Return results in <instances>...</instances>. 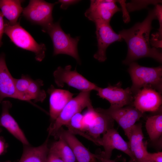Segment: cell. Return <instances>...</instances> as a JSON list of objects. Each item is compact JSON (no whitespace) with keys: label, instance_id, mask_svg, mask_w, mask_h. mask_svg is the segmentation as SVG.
<instances>
[{"label":"cell","instance_id":"1","mask_svg":"<svg viewBox=\"0 0 162 162\" xmlns=\"http://www.w3.org/2000/svg\"><path fill=\"white\" fill-rule=\"evenodd\" d=\"M157 19L154 9L149 11L146 17L141 22H137L128 29H123L119 33L128 46V53L123 63L129 65L138 59L150 57L161 63L162 53L159 50L151 47L149 39L150 32L153 28V20Z\"/></svg>","mask_w":162,"mask_h":162},{"label":"cell","instance_id":"14","mask_svg":"<svg viewBox=\"0 0 162 162\" xmlns=\"http://www.w3.org/2000/svg\"><path fill=\"white\" fill-rule=\"evenodd\" d=\"M62 137L72 150L77 162H94L96 159V154L92 153L75 136L68 130L62 127L54 137Z\"/></svg>","mask_w":162,"mask_h":162},{"label":"cell","instance_id":"25","mask_svg":"<svg viewBox=\"0 0 162 162\" xmlns=\"http://www.w3.org/2000/svg\"><path fill=\"white\" fill-rule=\"evenodd\" d=\"M32 79L28 75H22L20 78H14L16 91L19 100L30 101L28 90Z\"/></svg>","mask_w":162,"mask_h":162},{"label":"cell","instance_id":"2","mask_svg":"<svg viewBox=\"0 0 162 162\" xmlns=\"http://www.w3.org/2000/svg\"><path fill=\"white\" fill-rule=\"evenodd\" d=\"M128 72L132 80L130 88L133 95L145 87H152L161 94L162 66L147 67L141 66L134 62L129 64Z\"/></svg>","mask_w":162,"mask_h":162},{"label":"cell","instance_id":"32","mask_svg":"<svg viewBox=\"0 0 162 162\" xmlns=\"http://www.w3.org/2000/svg\"><path fill=\"white\" fill-rule=\"evenodd\" d=\"M80 1L76 0H59L57 2L58 3H61L60 8L66 10L70 5L76 4Z\"/></svg>","mask_w":162,"mask_h":162},{"label":"cell","instance_id":"24","mask_svg":"<svg viewBox=\"0 0 162 162\" xmlns=\"http://www.w3.org/2000/svg\"><path fill=\"white\" fill-rule=\"evenodd\" d=\"M43 85V82L41 79H32L28 90L31 100H33L35 102H43L46 97L45 91L41 88Z\"/></svg>","mask_w":162,"mask_h":162},{"label":"cell","instance_id":"29","mask_svg":"<svg viewBox=\"0 0 162 162\" xmlns=\"http://www.w3.org/2000/svg\"><path fill=\"white\" fill-rule=\"evenodd\" d=\"M152 38L150 40V44L153 47L156 48H162V40H161L157 33L152 35Z\"/></svg>","mask_w":162,"mask_h":162},{"label":"cell","instance_id":"33","mask_svg":"<svg viewBox=\"0 0 162 162\" xmlns=\"http://www.w3.org/2000/svg\"><path fill=\"white\" fill-rule=\"evenodd\" d=\"M4 16L1 11H0V47L2 45V38L4 33V20L3 19Z\"/></svg>","mask_w":162,"mask_h":162},{"label":"cell","instance_id":"26","mask_svg":"<svg viewBox=\"0 0 162 162\" xmlns=\"http://www.w3.org/2000/svg\"><path fill=\"white\" fill-rule=\"evenodd\" d=\"M144 138L141 123L135 124L131 129L128 137V145L131 152L143 142Z\"/></svg>","mask_w":162,"mask_h":162},{"label":"cell","instance_id":"18","mask_svg":"<svg viewBox=\"0 0 162 162\" xmlns=\"http://www.w3.org/2000/svg\"><path fill=\"white\" fill-rule=\"evenodd\" d=\"M14 78L7 68L5 55L3 53L0 54V103L7 98L19 99Z\"/></svg>","mask_w":162,"mask_h":162},{"label":"cell","instance_id":"20","mask_svg":"<svg viewBox=\"0 0 162 162\" xmlns=\"http://www.w3.org/2000/svg\"><path fill=\"white\" fill-rule=\"evenodd\" d=\"M22 2L19 0H0L1 12L11 24L18 22L23 9L21 6Z\"/></svg>","mask_w":162,"mask_h":162},{"label":"cell","instance_id":"9","mask_svg":"<svg viewBox=\"0 0 162 162\" xmlns=\"http://www.w3.org/2000/svg\"><path fill=\"white\" fill-rule=\"evenodd\" d=\"M116 0H92L89 7L86 10L85 16L89 20L97 23H110L114 15L120 11Z\"/></svg>","mask_w":162,"mask_h":162},{"label":"cell","instance_id":"22","mask_svg":"<svg viewBox=\"0 0 162 162\" xmlns=\"http://www.w3.org/2000/svg\"><path fill=\"white\" fill-rule=\"evenodd\" d=\"M145 127L150 140L153 141L158 140L162 134V115L160 114L148 117Z\"/></svg>","mask_w":162,"mask_h":162},{"label":"cell","instance_id":"10","mask_svg":"<svg viewBox=\"0 0 162 162\" xmlns=\"http://www.w3.org/2000/svg\"><path fill=\"white\" fill-rule=\"evenodd\" d=\"M121 85L119 82L113 86L109 84L105 88L98 87L96 91L97 94L108 101L112 107H121L133 105L134 95L130 88L124 89L121 87Z\"/></svg>","mask_w":162,"mask_h":162},{"label":"cell","instance_id":"12","mask_svg":"<svg viewBox=\"0 0 162 162\" xmlns=\"http://www.w3.org/2000/svg\"><path fill=\"white\" fill-rule=\"evenodd\" d=\"M162 103L161 94L150 87H143L134 95L133 105L143 113L158 111Z\"/></svg>","mask_w":162,"mask_h":162},{"label":"cell","instance_id":"28","mask_svg":"<svg viewBox=\"0 0 162 162\" xmlns=\"http://www.w3.org/2000/svg\"><path fill=\"white\" fill-rule=\"evenodd\" d=\"M162 5L159 4H157L154 9L156 12L157 19L159 22V28L158 29V32H157L160 38H162Z\"/></svg>","mask_w":162,"mask_h":162},{"label":"cell","instance_id":"36","mask_svg":"<svg viewBox=\"0 0 162 162\" xmlns=\"http://www.w3.org/2000/svg\"><path fill=\"white\" fill-rule=\"evenodd\" d=\"M11 162L10 161L8 160V161H5L4 162Z\"/></svg>","mask_w":162,"mask_h":162},{"label":"cell","instance_id":"15","mask_svg":"<svg viewBox=\"0 0 162 162\" xmlns=\"http://www.w3.org/2000/svg\"><path fill=\"white\" fill-rule=\"evenodd\" d=\"M50 95V116L51 123L57 118L74 94L69 91L56 88L52 85L47 90Z\"/></svg>","mask_w":162,"mask_h":162},{"label":"cell","instance_id":"23","mask_svg":"<svg viewBox=\"0 0 162 162\" xmlns=\"http://www.w3.org/2000/svg\"><path fill=\"white\" fill-rule=\"evenodd\" d=\"M82 117V114L81 112L76 113L65 126L68 128V130L72 134L80 135L92 141V138L86 133V131L83 122Z\"/></svg>","mask_w":162,"mask_h":162},{"label":"cell","instance_id":"11","mask_svg":"<svg viewBox=\"0 0 162 162\" xmlns=\"http://www.w3.org/2000/svg\"><path fill=\"white\" fill-rule=\"evenodd\" d=\"M95 25L98 50L93 57L99 62H104L107 58L106 51L107 47L112 43L123 40L119 34L114 32L110 23L101 22Z\"/></svg>","mask_w":162,"mask_h":162},{"label":"cell","instance_id":"3","mask_svg":"<svg viewBox=\"0 0 162 162\" xmlns=\"http://www.w3.org/2000/svg\"><path fill=\"white\" fill-rule=\"evenodd\" d=\"M42 31L47 33L53 43L54 56L66 54L74 58L79 64L81 63L77 50L79 37H71L62 29L59 21L52 22L42 27Z\"/></svg>","mask_w":162,"mask_h":162},{"label":"cell","instance_id":"27","mask_svg":"<svg viewBox=\"0 0 162 162\" xmlns=\"http://www.w3.org/2000/svg\"><path fill=\"white\" fill-rule=\"evenodd\" d=\"M135 160L138 162H143L149 160V153L146 146L143 142L136 147L131 152Z\"/></svg>","mask_w":162,"mask_h":162},{"label":"cell","instance_id":"37","mask_svg":"<svg viewBox=\"0 0 162 162\" xmlns=\"http://www.w3.org/2000/svg\"><path fill=\"white\" fill-rule=\"evenodd\" d=\"M133 162V161L132 160L131 161H130V162Z\"/></svg>","mask_w":162,"mask_h":162},{"label":"cell","instance_id":"13","mask_svg":"<svg viewBox=\"0 0 162 162\" xmlns=\"http://www.w3.org/2000/svg\"><path fill=\"white\" fill-rule=\"evenodd\" d=\"M99 145L103 146L104 151L98 155L106 159H110L113 150H120L129 156L134 161V158L126 142L113 128L108 130L103 134L99 142Z\"/></svg>","mask_w":162,"mask_h":162},{"label":"cell","instance_id":"35","mask_svg":"<svg viewBox=\"0 0 162 162\" xmlns=\"http://www.w3.org/2000/svg\"><path fill=\"white\" fill-rule=\"evenodd\" d=\"M133 162H138L136 161L135 160L133 161ZM143 162H152L151 161H146Z\"/></svg>","mask_w":162,"mask_h":162},{"label":"cell","instance_id":"34","mask_svg":"<svg viewBox=\"0 0 162 162\" xmlns=\"http://www.w3.org/2000/svg\"><path fill=\"white\" fill-rule=\"evenodd\" d=\"M4 149V143L2 140L0 139V155L3 153Z\"/></svg>","mask_w":162,"mask_h":162},{"label":"cell","instance_id":"38","mask_svg":"<svg viewBox=\"0 0 162 162\" xmlns=\"http://www.w3.org/2000/svg\"><path fill=\"white\" fill-rule=\"evenodd\" d=\"M1 131L0 130V132Z\"/></svg>","mask_w":162,"mask_h":162},{"label":"cell","instance_id":"5","mask_svg":"<svg viewBox=\"0 0 162 162\" xmlns=\"http://www.w3.org/2000/svg\"><path fill=\"white\" fill-rule=\"evenodd\" d=\"M90 91H81L66 104L56 120L51 123L48 130V136H54L59 130L65 126L72 118L86 108L92 107Z\"/></svg>","mask_w":162,"mask_h":162},{"label":"cell","instance_id":"31","mask_svg":"<svg viewBox=\"0 0 162 162\" xmlns=\"http://www.w3.org/2000/svg\"><path fill=\"white\" fill-rule=\"evenodd\" d=\"M149 160L152 162H162V152L149 153Z\"/></svg>","mask_w":162,"mask_h":162},{"label":"cell","instance_id":"4","mask_svg":"<svg viewBox=\"0 0 162 162\" xmlns=\"http://www.w3.org/2000/svg\"><path fill=\"white\" fill-rule=\"evenodd\" d=\"M4 33L17 47L34 52L37 61L41 62L44 58L46 50L45 44L38 43L21 26L20 22L12 25L4 20Z\"/></svg>","mask_w":162,"mask_h":162},{"label":"cell","instance_id":"8","mask_svg":"<svg viewBox=\"0 0 162 162\" xmlns=\"http://www.w3.org/2000/svg\"><path fill=\"white\" fill-rule=\"evenodd\" d=\"M99 109L117 122L128 138L133 127L143 116L144 114L133 105L125 107H115L110 106L107 109Z\"/></svg>","mask_w":162,"mask_h":162},{"label":"cell","instance_id":"19","mask_svg":"<svg viewBox=\"0 0 162 162\" xmlns=\"http://www.w3.org/2000/svg\"><path fill=\"white\" fill-rule=\"evenodd\" d=\"M48 138L38 147L23 145V153L18 162H46L49 151Z\"/></svg>","mask_w":162,"mask_h":162},{"label":"cell","instance_id":"17","mask_svg":"<svg viewBox=\"0 0 162 162\" xmlns=\"http://www.w3.org/2000/svg\"><path fill=\"white\" fill-rule=\"evenodd\" d=\"M97 115L92 123L87 128L86 132L93 142L99 145L100 136L113 128L114 121L109 116L101 111L99 108L95 109Z\"/></svg>","mask_w":162,"mask_h":162},{"label":"cell","instance_id":"30","mask_svg":"<svg viewBox=\"0 0 162 162\" xmlns=\"http://www.w3.org/2000/svg\"><path fill=\"white\" fill-rule=\"evenodd\" d=\"M46 162H64L56 153L49 150Z\"/></svg>","mask_w":162,"mask_h":162},{"label":"cell","instance_id":"16","mask_svg":"<svg viewBox=\"0 0 162 162\" xmlns=\"http://www.w3.org/2000/svg\"><path fill=\"white\" fill-rule=\"evenodd\" d=\"M2 111L0 116V127L5 128L23 145H30L23 132L9 113V110L12 106L11 103L9 101L4 100L2 101Z\"/></svg>","mask_w":162,"mask_h":162},{"label":"cell","instance_id":"21","mask_svg":"<svg viewBox=\"0 0 162 162\" xmlns=\"http://www.w3.org/2000/svg\"><path fill=\"white\" fill-rule=\"evenodd\" d=\"M54 142L49 150L57 154L64 162H77L70 147L62 137Z\"/></svg>","mask_w":162,"mask_h":162},{"label":"cell","instance_id":"6","mask_svg":"<svg viewBox=\"0 0 162 162\" xmlns=\"http://www.w3.org/2000/svg\"><path fill=\"white\" fill-rule=\"evenodd\" d=\"M71 68L70 65L64 68L59 66L54 71V81L58 86L63 87L67 84L81 92L97 91L98 86L78 73L76 69L72 70Z\"/></svg>","mask_w":162,"mask_h":162},{"label":"cell","instance_id":"7","mask_svg":"<svg viewBox=\"0 0 162 162\" xmlns=\"http://www.w3.org/2000/svg\"><path fill=\"white\" fill-rule=\"evenodd\" d=\"M57 3L44 0H30L28 6L23 9V15L32 23L44 27L53 22L52 10Z\"/></svg>","mask_w":162,"mask_h":162}]
</instances>
